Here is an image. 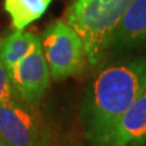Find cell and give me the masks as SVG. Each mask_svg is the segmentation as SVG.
Wrapping results in <instances>:
<instances>
[{
  "label": "cell",
  "instance_id": "ba28073f",
  "mask_svg": "<svg viewBox=\"0 0 146 146\" xmlns=\"http://www.w3.org/2000/svg\"><path fill=\"white\" fill-rule=\"evenodd\" d=\"M39 40L40 38L34 33L16 31L0 42V60L6 67L9 74L11 76L15 66L32 51Z\"/></svg>",
  "mask_w": 146,
  "mask_h": 146
},
{
  "label": "cell",
  "instance_id": "30bf717a",
  "mask_svg": "<svg viewBox=\"0 0 146 146\" xmlns=\"http://www.w3.org/2000/svg\"><path fill=\"white\" fill-rule=\"evenodd\" d=\"M13 94H15V90L12 86L11 77L6 67L4 66L3 61L0 60V104L11 100L13 98Z\"/></svg>",
  "mask_w": 146,
  "mask_h": 146
},
{
  "label": "cell",
  "instance_id": "7a4b0ae2",
  "mask_svg": "<svg viewBox=\"0 0 146 146\" xmlns=\"http://www.w3.org/2000/svg\"><path fill=\"white\" fill-rule=\"evenodd\" d=\"M131 0H73L65 22L84 44L86 61L96 65L111 48L113 36Z\"/></svg>",
  "mask_w": 146,
  "mask_h": 146
},
{
  "label": "cell",
  "instance_id": "9c48e42d",
  "mask_svg": "<svg viewBox=\"0 0 146 146\" xmlns=\"http://www.w3.org/2000/svg\"><path fill=\"white\" fill-rule=\"evenodd\" d=\"M51 1L52 0H4V9L11 17L13 28L23 31L44 15Z\"/></svg>",
  "mask_w": 146,
  "mask_h": 146
},
{
  "label": "cell",
  "instance_id": "277c9868",
  "mask_svg": "<svg viewBox=\"0 0 146 146\" xmlns=\"http://www.w3.org/2000/svg\"><path fill=\"white\" fill-rule=\"evenodd\" d=\"M28 105L13 98L0 104V138L11 146H48L39 117Z\"/></svg>",
  "mask_w": 146,
  "mask_h": 146
},
{
  "label": "cell",
  "instance_id": "5b68a950",
  "mask_svg": "<svg viewBox=\"0 0 146 146\" xmlns=\"http://www.w3.org/2000/svg\"><path fill=\"white\" fill-rule=\"evenodd\" d=\"M10 77L13 90L22 101L34 105L43 98L51 73L43 52L42 39L15 66Z\"/></svg>",
  "mask_w": 146,
  "mask_h": 146
},
{
  "label": "cell",
  "instance_id": "8fae6325",
  "mask_svg": "<svg viewBox=\"0 0 146 146\" xmlns=\"http://www.w3.org/2000/svg\"><path fill=\"white\" fill-rule=\"evenodd\" d=\"M0 146H11V145H9V144L6 143V141H5V140H4V139H1V138H0Z\"/></svg>",
  "mask_w": 146,
  "mask_h": 146
},
{
  "label": "cell",
  "instance_id": "6da1fadb",
  "mask_svg": "<svg viewBox=\"0 0 146 146\" xmlns=\"http://www.w3.org/2000/svg\"><path fill=\"white\" fill-rule=\"evenodd\" d=\"M146 86V54L104 67L86 90L82 124L94 146H107L113 128Z\"/></svg>",
  "mask_w": 146,
  "mask_h": 146
},
{
  "label": "cell",
  "instance_id": "8992f818",
  "mask_svg": "<svg viewBox=\"0 0 146 146\" xmlns=\"http://www.w3.org/2000/svg\"><path fill=\"white\" fill-rule=\"evenodd\" d=\"M146 141V86L123 113L108 138L107 146H135Z\"/></svg>",
  "mask_w": 146,
  "mask_h": 146
},
{
  "label": "cell",
  "instance_id": "52a82bcc",
  "mask_svg": "<svg viewBox=\"0 0 146 146\" xmlns=\"http://www.w3.org/2000/svg\"><path fill=\"white\" fill-rule=\"evenodd\" d=\"M146 46V0H131L113 36L111 48L123 51Z\"/></svg>",
  "mask_w": 146,
  "mask_h": 146
},
{
  "label": "cell",
  "instance_id": "3957f363",
  "mask_svg": "<svg viewBox=\"0 0 146 146\" xmlns=\"http://www.w3.org/2000/svg\"><path fill=\"white\" fill-rule=\"evenodd\" d=\"M42 48L51 77L55 79L76 74L86 63L80 36L65 21H55L44 31Z\"/></svg>",
  "mask_w": 146,
  "mask_h": 146
}]
</instances>
